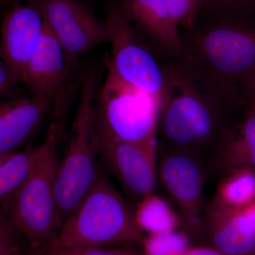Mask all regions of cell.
<instances>
[{
  "mask_svg": "<svg viewBox=\"0 0 255 255\" xmlns=\"http://www.w3.org/2000/svg\"><path fill=\"white\" fill-rule=\"evenodd\" d=\"M182 37L177 65L202 90L232 109L250 106L255 85V16L223 18Z\"/></svg>",
  "mask_w": 255,
  "mask_h": 255,
  "instance_id": "obj_1",
  "label": "cell"
},
{
  "mask_svg": "<svg viewBox=\"0 0 255 255\" xmlns=\"http://www.w3.org/2000/svg\"><path fill=\"white\" fill-rule=\"evenodd\" d=\"M167 84L159 112L157 146L187 151L211 162L233 124L231 109L211 97L177 65L167 67Z\"/></svg>",
  "mask_w": 255,
  "mask_h": 255,
  "instance_id": "obj_2",
  "label": "cell"
},
{
  "mask_svg": "<svg viewBox=\"0 0 255 255\" xmlns=\"http://www.w3.org/2000/svg\"><path fill=\"white\" fill-rule=\"evenodd\" d=\"M98 86L95 69L84 72L78 111L55 178V196L63 223L78 209L100 174V139L95 106Z\"/></svg>",
  "mask_w": 255,
  "mask_h": 255,
  "instance_id": "obj_3",
  "label": "cell"
},
{
  "mask_svg": "<svg viewBox=\"0 0 255 255\" xmlns=\"http://www.w3.org/2000/svg\"><path fill=\"white\" fill-rule=\"evenodd\" d=\"M142 240L135 211L100 171L88 194L48 247L110 248Z\"/></svg>",
  "mask_w": 255,
  "mask_h": 255,
  "instance_id": "obj_4",
  "label": "cell"
},
{
  "mask_svg": "<svg viewBox=\"0 0 255 255\" xmlns=\"http://www.w3.org/2000/svg\"><path fill=\"white\" fill-rule=\"evenodd\" d=\"M60 142L58 128L51 123L38 145L31 174L4 214L27 239L34 253L50 246L63 227L55 196Z\"/></svg>",
  "mask_w": 255,
  "mask_h": 255,
  "instance_id": "obj_5",
  "label": "cell"
},
{
  "mask_svg": "<svg viewBox=\"0 0 255 255\" xmlns=\"http://www.w3.org/2000/svg\"><path fill=\"white\" fill-rule=\"evenodd\" d=\"M83 73L70 64L63 46L45 23L41 41L26 68L23 85L32 95L50 102L52 123L58 128L60 141L67 135L69 110L75 92L80 90Z\"/></svg>",
  "mask_w": 255,
  "mask_h": 255,
  "instance_id": "obj_6",
  "label": "cell"
},
{
  "mask_svg": "<svg viewBox=\"0 0 255 255\" xmlns=\"http://www.w3.org/2000/svg\"><path fill=\"white\" fill-rule=\"evenodd\" d=\"M105 21L112 46L107 70L128 86L162 99L167 87V67L161 65L138 30L116 6L107 11Z\"/></svg>",
  "mask_w": 255,
  "mask_h": 255,
  "instance_id": "obj_7",
  "label": "cell"
},
{
  "mask_svg": "<svg viewBox=\"0 0 255 255\" xmlns=\"http://www.w3.org/2000/svg\"><path fill=\"white\" fill-rule=\"evenodd\" d=\"M161 105L162 99L128 86L107 70L97 117L121 140L156 144Z\"/></svg>",
  "mask_w": 255,
  "mask_h": 255,
  "instance_id": "obj_8",
  "label": "cell"
},
{
  "mask_svg": "<svg viewBox=\"0 0 255 255\" xmlns=\"http://www.w3.org/2000/svg\"><path fill=\"white\" fill-rule=\"evenodd\" d=\"M39 3L45 23L73 66L80 68L81 55L110 41L106 21L80 0H39Z\"/></svg>",
  "mask_w": 255,
  "mask_h": 255,
  "instance_id": "obj_9",
  "label": "cell"
},
{
  "mask_svg": "<svg viewBox=\"0 0 255 255\" xmlns=\"http://www.w3.org/2000/svg\"><path fill=\"white\" fill-rule=\"evenodd\" d=\"M100 157L129 196L139 199L153 194L157 174V143L124 141L97 117Z\"/></svg>",
  "mask_w": 255,
  "mask_h": 255,
  "instance_id": "obj_10",
  "label": "cell"
},
{
  "mask_svg": "<svg viewBox=\"0 0 255 255\" xmlns=\"http://www.w3.org/2000/svg\"><path fill=\"white\" fill-rule=\"evenodd\" d=\"M209 160L187 151L157 146V173L169 195L190 223L199 217Z\"/></svg>",
  "mask_w": 255,
  "mask_h": 255,
  "instance_id": "obj_11",
  "label": "cell"
},
{
  "mask_svg": "<svg viewBox=\"0 0 255 255\" xmlns=\"http://www.w3.org/2000/svg\"><path fill=\"white\" fill-rule=\"evenodd\" d=\"M45 28L39 0L11 4L1 26V60L23 84L26 68Z\"/></svg>",
  "mask_w": 255,
  "mask_h": 255,
  "instance_id": "obj_12",
  "label": "cell"
},
{
  "mask_svg": "<svg viewBox=\"0 0 255 255\" xmlns=\"http://www.w3.org/2000/svg\"><path fill=\"white\" fill-rule=\"evenodd\" d=\"M116 7L164 53L182 55V38L165 0H120Z\"/></svg>",
  "mask_w": 255,
  "mask_h": 255,
  "instance_id": "obj_13",
  "label": "cell"
},
{
  "mask_svg": "<svg viewBox=\"0 0 255 255\" xmlns=\"http://www.w3.org/2000/svg\"><path fill=\"white\" fill-rule=\"evenodd\" d=\"M50 102L32 95L0 105V156L18 150L36 133L48 116Z\"/></svg>",
  "mask_w": 255,
  "mask_h": 255,
  "instance_id": "obj_14",
  "label": "cell"
},
{
  "mask_svg": "<svg viewBox=\"0 0 255 255\" xmlns=\"http://www.w3.org/2000/svg\"><path fill=\"white\" fill-rule=\"evenodd\" d=\"M212 172L221 177L241 170L255 173V107L226 132L211 159Z\"/></svg>",
  "mask_w": 255,
  "mask_h": 255,
  "instance_id": "obj_15",
  "label": "cell"
},
{
  "mask_svg": "<svg viewBox=\"0 0 255 255\" xmlns=\"http://www.w3.org/2000/svg\"><path fill=\"white\" fill-rule=\"evenodd\" d=\"M208 217L214 248L226 255H255V231L243 222L239 209L215 204Z\"/></svg>",
  "mask_w": 255,
  "mask_h": 255,
  "instance_id": "obj_16",
  "label": "cell"
},
{
  "mask_svg": "<svg viewBox=\"0 0 255 255\" xmlns=\"http://www.w3.org/2000/svg\"><path fill=\"white\" fill-rule=\"evenodd\" d=\"M38 152V145L0 156V203L3 214L7 212L15 196L31 174Z\"/></svg>",
  "mask_w": 255,
  "mask_h": 255,
  "instance_id": "obj_17",
  "label": "cell"
},
{
  "mask_svg": "<svg viewBox=\"0 0 255 255\" xmlns=\"http://www.w3.org/2000/svg\"><path fill=\"white\" fill-rule=\"evenodd\" d=\"M135 219L137 226L150 235L175 231L179 218L169 204L159 196L152 194L139 201Z\"/></svg>",
  "mask_w": 255,
  "mask_h": 255,
  "instance_id": "obj_18",
  "label": "cell"
},
{
  "mask_svg": "<svg viewBox=\"0 0 255 255\" xmlns=\"http://www.w3.org/2000/svg\"><path fill=\"white\" fill-rule=\"evenodd\" d=\"M255 202V173L241 170L223 177L216 204L239 209Z\"/></svg>",
  "mask_w": 255,
  "mask_h": 255,
  "instance_id": "obj_19",
  "label": "cell"
},
{
  "mask_svg": "<svg viewBox=\"0 0 255 255\" xmlns=\"http://www.w3.org/2000/svg\"><path fill=\"white\" fill-rule=\"evenodd\" d=\"M142 243L145 255H183L191 248L187 235L175 231L149 235Z\"/></svg>",
  "mask_w": 255,
  "mask_h": 255,
  "instance_id": "obj_20",
  "label": "cell"
},
{
  "mask_svg": "<svg viewBox=\"0 0 255 255\" xmlns=\"http://www.w3.org/2000/svg\"><path fill=\"white\" fill-rule=\"evenodd\" d=\"M0 255H34L27 239L2 213L0 216Z\"/></svg>",
  "mask_w": 255,
  "mask_h": 255,
  "instance_id": "obj_21",
  "label": "cell"
},
{
  "mask_svg": "<svg viewBox=\"0 0 255 255\" xmlns=\"http://www.w3.org/2000/svg\"><path fill=\"white\" fill-rule=\"evenodd\" d=\"M169 11L178 26L194 27L199 11L206 0H165Z\"/></svg>",
  "mask_w": 255,
  "mask_h": 255,
  "instance_id": "obj_22",
  "label": "cell"
},
{
  "mask_svg": "<svg viewBox=\"0 0 255 255\" xmlns=\"http://www.w3.org/2000/svg\"><path fill=\"white\" fill-rule=\"evenodd\" d=\"M206 3L226 14L224 18L255 16V0H206Z\"/></svg>",
  "mask_w": 255,
  "mask_h": 255,
  "instance_id": "obj_23",
  "label": "cell"
},
{
  "mask_svg": "<svg viewBox=\"0 0 255 255\" xmlns=\"http://www.w3.org/2000/svg\"><path fill=\"white\" fill-rule=\"evenodd\" d=\"M22 83L3 60L0 61V98L1 102L23 98ZM23 84V83H22Z\"/></svg>",
  "mask_w": 255,
  "mask_h": 255,
  "instance_id": "obj_24",
  "label": "cell"
},
{
  "mask_svg": "<svg viewBox=\"0 0 255 255\" xmlns=\"http://www.w3.org/2000/svg\"><path fill=\"white\" fill-rule=\"evenodd\" d=\"M128 251L112 248H68L48 247L34 255H127Z\"/></svg>",
  "mask_w": 255,
  "mask_h": 255,
  "instance_id": "obj_25",
  "label": "cell"
},
{
  "mask_svg": "<svg viewBox=\"0 0 255 255\" xmlns=\"http://www.w3.org/2000/svg\"><path fill=\"white\" fill-rule=\"evenodd\" d=\"M239 213L243 222L255 231V202L239 209Z\"/></svg>",
  "mask_w": 255,
  "mask_h": 255,
  "instance_id": "obj_26",
  "label": "cell"
},
{
  "mask_svg": "<svg viewBox=\"0 0 255 255\" xmlns=\"http://www.w3.org/2000/svg\"><path fill=\"white\" fill-rule=\"evenodd\" d=\"M183 255H226L218 251L214 248H205V247H198V248H190Z\"/></svg>",
  "mask_w": 255,
  "mask_h": 255,
  "instance_id": "obj_27",
  "label": "cell"
},
{
  "mask_svg": "<svg viewBox=\"0 0 255 255\" xmlns=\"http://www.w3.org/2000/svg\"><path fill=\"white\" fill-rule=\"evenodd\" d=\"M250 106H254L255 107V87L253 89V92L251 93Z\"/></svg>",
  "mask_w": 255,
  "mask_h": 255,
  "instance_id": "obj_28",
  "label": "cell"
},
{
  "mask_svg": "<svg viewBox=\"0 0 255 255\" xmlns=\"http://www.w3.org/2000/svg\"><path fill=\"white\" fill-rule=\"evenodd\" d=\"M3 1H6V2H9L12 4H14V3L21 2V1H26V0H3Z\"/></svg>",
  "mask_w": 255,
  "mask_h": 255,
  "instance_id": "obj_29",
  "label": "cell"
},
{
  "mask_svg": "<svg viewBox=\"0 0 255 255\" xmlns=\"http://www.w3.org/2000/svg\"><path fill=\"white\" fill-rule=\"evenodd\" d=\"M127 255H135V253H132V252L128 251V252Z\"/></svg>",
  "mask_w": 255,
  "mask_h": 255,
  "instance_id": "obj_30",
  "label": "cell"
},
{
  "mask_svg": "<svg viewBox=\"0 0 255 255\" xmlns=\"http://www.w3.org/2000/svg\"><path fill=\"white\" fill-rule=\"evenodd\" d=\"M255 87H254V88H255ZM254 88H253V89H254ZM252 92H253V91H252Z\"/></svg>",
  "mask_w": 255,
  "mask_h": 255,
  "instance_id": "obj_31",
  "label": "cell"
},
{
  "mask_svg": "<svg viewBox=\"0 0 255 255\" xmlns=\"http://www.w3.org/2000/svg\"><path fill=\"white\" fill-rule=\"evenodd\" d=\"M253 107H254V106H253Z\"/></svg>",
  "mask_w": 255,
  "mask_h": 255,
  "instance_id": "obj_32",
  "label": "cell"
}]
</instances>
